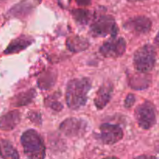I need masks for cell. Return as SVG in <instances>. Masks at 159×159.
Listing matches in <instances>:
<instances>
[{
  "label": "cell",
  "mask_w": 159,
  "mask_h": 159,
  "mask_svg": "<svg viewBox=\"0 0 159 159\" xmlns=\"http://www.w3.org/2000/svg\"><path fill=\"white\" fill-rule=\"evenodd\" d=\"M91 87V80L88 78L74 79L70 81L67 85L65 96L68 107L75 110L84 107Z\"/></svg>",
  "instance_id": "cell-1"
},
{
  "label": "cell",
  "mask_w": 159,
  "mask_h": 159,
  "mask_svg": "<svg viewBox=\"0 0 159 159\" xmlns=\"http://www.w3.org/2000/svg\"><path fill=\"white\" fill-rule=\"evenodd\" d=\"M0 157H1V158H3L2 152V148H1V146H0Z\"/></svg>",
  "instance_id": "cell-24"
},
{
  "label": "cell",
  "mask_w": 159,
  "mask_h": 159,
  "mask_svg": "<svg viewBox=\"0 0 159 159\" xmlns=\"http://www.w3.org/2000/svg\"><path fill=\"white\" fill-rule=\"evenodd\" d=\"M130 2H139V1H144V0H128Z\"/></svg>",
  "instance_id": "cell-25"
},
{
  "label": "cell",
  "mask_w": 159,
  "mask_h": 159,
  "mask_svg": "<svg viewBox=\"0 0 159 159\" xmlns=\"http://www.w3.org/2000/svg\"><path fill=\"white\" fill-rule=\"evenodd\" d=\"M2 152L3 158H19V155L17 151L14 148L12 144L9 141L3 140L2 141Z\"/></svg>",
  "instance_id": "cell-17"
},
{
  "label": "cell",
  "mask_w": 159,
  "mask_h": 159,
  "mask_svg": "<svg viewBox=\"0 0 159 159\" xmlns=\"http://www.w3.org/2000/svg\"><path fill=\"white\" fill-rule=\"evenodd\" d=\"M66 44L68 49L75 53L85 51L89 46V41L86 39H84L79 36H73L69 37L67 40Z\"/></svg>",
  "instance_id": "cell-13"
},
{
  "label": "cell",
  "mask_w": 159,
  "mask_h": 159,
  "mask_svg": "<svg viewBox=\"0 0 159 159\" xmlns=\"http://www.w3.org/2000/svg\"><path fill=\"white\" fill-rule=\"evenodd\" d=\"M124 136L122 128L119 125L103 124L100 126V138L106 144H113L122 139Z\"/></svg>",
  "instance_id": "cell-8"
},
{
  "label": "cell",
  "mask_w": 159,
  "mask_h": 159,
  "mask_svg": "<svg viewBox=\"0 0 159 159\" xmlns=\"http://www.w3.org/2000/svg\"><path fill=\"white\" fill-rule=\"evenodd\" d=\"M4 1H5V0H0V3H2V2H4Z\"/></svg>",
  "instance_id": "cell-26"
},
{
  "label": "cell",
  "mask_w": 159,
  "mask_h": 159,
  "mask_svg": "<svg viewBox=\"0 0 159 159\" xmlns=\"http://www.w3.org/2000/svg\"><path fill=\"white\" fill-rule=\"evenodd\" d=\"M32 9L33 7L31 3L26 0H23L12 6L9 9L8 13L15 17H23L27 16L32 10Z\"/></svg>",
  "instance_id": "cell-14"
},
{
  "label": "cell",
  "mask_w": 159,
  "mask_h": 159,
  "mask_svg": "<svg viewBox=\"0 0 159 159\" xmlns=\"http://www.w3.org/2000/svg\"><path fill=\"white\" fill-rule=\"evenodd\" d=\"M55 80L56 79L54 73L48 71L39 79L38 85L42 89H50L51 86H53L54 83L55 82Z\"/></svg>",
  "instance_id": "cell-18"
},
{
  "label": "cell",
  "mask_w": 159,
  "mask_h": 159,
  "mask_svg": "<svg viewBox=\"0 0 159 159\" xmlns=\"http://www.w3.org/2000/svg\"><path fill=\"white\" fill-rule=\"evenodd\" d=\"M135 100H136V99H135L134 95L133 94L127 95V98H126L125 99V102H124V106H125L126 108H130V107H131L134 104Z\"/></svg>",
  "instance_id": "cell-21"
},
{
  "label": "cell",
  "mask_w": 159,
  "mask_h": 159,
  "mask_svg": "<svg viewBox=\"0 0 159 159\" xmlns=\"http://www.w3.org/2000/svg\"><path fill=\"white\" fill-rule=\"evenodd\" d=\"M156 61V51L150 44L144 45L134 55V65L139 72L147 73L153 69Z\"/></svg>",
  "instance_id": "cell-3"
},
{
  "label": "cell",
  "mask_w": 159,
  "mask_h": 159,
  "mask_svg": "<svg viewBox=\"0 0 159 159\" xmlns=\"http://www.w3.org/2000/svg\"><path fill=\"white\" fill-rule=\"evenodd\" d=\"M23 152L28 158H43L45 147L41 137L34 130L25 131L20 138Z\"/></svg>",
  "instance_id": "cell-2"
},
{
  "label": "cell",
  "mask_w": 159,
  "mask_h": 159,
  "mask_svg": "<svg viewBox=\"0 0 159 159\" xmlns=\"http://www.w3.org/2000/svg\"><path fill=\"white\" fill-rule=\"evenodd\" d=\"M126 48L127 44L124 38L112 37V39L107 40L101 46L99 52L106 57L116 58L121 57L125 53Z\"/></svg>",
  "instance_id": "cell-6"
},
{
  "label": "cell",
  "mask_w": 159,
  "mask_h": 159,
  "mask_svg": "<svg viewBox=\"0 0 159 159\" xmlns=\"http://www.w3.org/2000/svg\"><path fill=\"white\" fill-rule=\"evenodd\" d=\"M117 33L118 27L111 16H100L90 26V34L96 37H103L107 35L116 37Z\"/></svg>",
  "instance_id": "cell-4"
},
{
  "label": "cell",
  "mask_w": 159,
  "mask_h": 159,
  "mask_svg": "<svg viewBox=\"0 0 159 159\" xmlns=\"http://www.w3.org/2000/svg\"><path fill=\"white\" fill-rule=\"evenodd\" d=\"M77 4L81 6H89L92 2V0H75Z\"/></svg>",
  "instance_id": "cell-22"
},
{
  "label": "cell",
  "mask_w": 159,
  "mask_h": 159,
  "mask_svg": "<svg viewBox=\"0 0 159 159\" xmlns=\"http://www.w3.org/2000/svg\"><path fill=\"white\" fill-rule=\"evenodd\" d=\"M20 121V113L18 110H12L3 115L0 118V129L6 131L12 130Z\"/></svg>",
  "instance_id": "cell-12"
},
{
  "label": "cell",
  "mask_w": 159,
  "mask_h": 159,
  "mask_svg": "<svg viewBox=\"0 0 159 159\" xmlns=\"http://www.w3.org/2000/svg\"><path fill=\"white\" fill-rule=\"evenodd\" d=\"M152 23L146 16H135L130 18L124 24L125 30L136 34H145L151 30Z\"/></svg>",
  "instance_id": "cell-9"
},
{
  "label": "cell",
  "mask_w": 159,
  "mask_h": 159,
  "mask_svg": "<svg viewBox=\"0 0 159 159\" xmlns=\"http://www.w3.org/2000/svg\"><path fill=\"white\" fill-rule=\"evenodd\" d=\"M75 20L80 24H86L90 20V12L85 9H75L72 11Z\"/></svg>",
  "instance_id": "cell-19"
},
{
  "label": "cell",
  "mask_w": 159,
  "mask_h": 159,
  "mask_svg": "<svg viewBox=\"0 0 159 159\" xmlns=\"http://www.w3.org/2000/svg\"><path fill=\"white\" fill-rule=\"evenodd\" d=\"M57 97H56L55 94L54 96H48V99L45 100V103L50 108L53 109L54 110H56V111H60L62 108H63V106L61 103L59 101L57 100Z\"/></svg>",
  "instance_id": "cell-20"
},
{
  "label": "cell",
  "mask_w": 159,
  "mask_h": 159,
  "mask_svg": "<svg viewBox=\"0 0 159 159\" xmlns=\"http://www.w3.org/2000/svg\"><path fill=\"white\" fill-rule=\"evenodd\" d=\"M134 115L138 125L144 130L152 128L156 123L155 107L150 102H145L138 106L135 110Z\"/></svg>",
  "instance_id": "cell-5"
},
{
  "label": "cell",
  "mask_w": 159,
  "mask_h": 159,
  "mask_svg": "<svg viewBox=\"0 0 159 159\" xmlns=\"http://www.w3.org/2000/svg\"><path fill=\"white\" fill-rule=\"evenodd\" d=\"M150 80L148 76L145 75L144 72H141L130 79V85L134 89H144L148 86Z\"/></svg>",
  "instance_id": "cell-16"
},
{
  "label": "cell",
  "mask_w": 159,
  "mask_h": 159,
  "mask_svg": "<svg viewBox=\"0 0 159 159\" xmlns=\"http://www.w3.org/2000/svg\"><path fill=\"white\" fill-rule=\"evenodd\" d=\"M88 130V124L85 120L78 118L65 120L60 125L61 133L68 137H79L83 135Z\"/></svg>",
  "instance_id": "cell-7"
},
{
  "label": "cell",
  "mask_w": 159,
  "mask_h": 159,
  "mask_svg": "<svg viewBox=\"0 0 159 159\" xmlns=\"http://www.w3.org/2000/svg\"><path fill=\"white\" fill-rule=\"evenodd\" d=\"M36 96V92L34 89H30L25 93H22L17 95L13 98L12 100V106L16 107H23V106L28 105L32 102Z\"/></svg>",
  "instance_id": "cell-15"
},
{
  "label": "cell",
  "mask_w": 159,
  "mask_h": 159,
  "mask_svg": "<svg viewBox=\"0 0 159 159\" xmlns=\"http://www.w3.org/2000/svg\"><path fill=\"white\" fill-rule=\"evenodd\" d=\"M155 43H156V44L158 45V46L159 47V32L158 33V34H157L156 37H155Z\"/></svg>",
  "instance_id": "cell-23"
},
{
  "label": "cell",
  "mask_w": 159,
  "mask_h": 159,
  "mask_svg": "<svg viewBox=\"0 0 159 159\" xmlns=\"http://www.w3.org/2000/svg\"><path fill=\"white\" fill-rule=\"evenodd\" d=\"M34 39L26 35H21L17 38L14 39L10 42L6 49L4 51L5 54H16L26 49V48L32 44Z\"/></svg>",
  "instance_id": "cell-11"
},
{
  "label": "cell",
  "mask_w": 159,
  "mask_h": 159,
  "mask_svg": "<svg viewBox=\"0 0 159 159\" xmlns=\"http://www.w3.org/2000/svg\"><path fill=\"white\" fill-rule=\"evenodd\" d=\"M113 85L111 82H105L100 86L95 97L94 102L98 110H102L112 98Z\"/></svg>",
  "instance_id": "cell-10"
}]
</instances>
